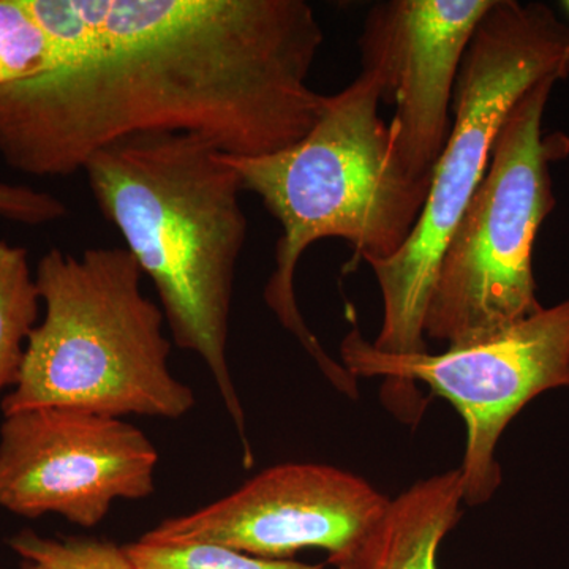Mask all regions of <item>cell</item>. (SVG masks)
I'll return each mask as SVG.
<instances>
[{"mask_svg": "<svg viewBox=\"0 0 569 569\" xmlns=\"http://www.w3.org/2000/svg\"><path fill=\"white\" fill-rule=\"evenodd\" d=\"M126 247L51 249L37 264L43 320L29 336L3 417L59 407L102 417L179 419L197 397L170 369L162 309Z\"/></svg>", "mask_w": 569, "mask_h": 569, "instance_id": "obj_4", "label": "cell"}, {"mask_svg": "<svg viewBox=\"0 0 569 569\" xmlns=\"http://www.w3.org/2000/svg\"><path fill=\"white\" fill-rule=\"evenodd\" d=\"M496 0H387L367 11L362 70L377 74L395 107L392 151L408 176L430 181L452 127L463 56Z\"/></svg>", "mask_w": 569, "mask_h": 569, "instance_id": "obj_10", "label": "cell"}, {"mask_svg": "<svg viewBox=\"0 0 569 569\" xmlns=\"http://www.w3.org/2000/svg\"><path fill=\"white\" fill-rule=\"evenodd\" d=\"M342 366L359 377H385L388 387L427 385L459 411L467 429L463 503H488L501 485L497 447L522 408L550 389L567 388L569 298L492 339L443 353H385L358 329L340 346Z\"/></svg>", "mask_w": 569, "mask_h": 569, "instance_id": "obj_7", "label": "cell"}, {"mask_svg": "<svg viewBox=\"0 0 569 569\" xmlns=\"http://www.w3.org/2000/svg\"><path fill=\"white\" fill-rule=\"evenodd\" d=\"M41 306L28 249L0 239V397L17 387Z\"/></svg>", "mask_w": 569, "mask_h": 569, "instance_id": "obj_12", "label": "cell"}, {"mask_svg": "<svg viewBox=\"0 0 569 569\" xmlns=\"http://www.w3.org/2000/svg\"><path fill=\"white\" fill-rule=\"evenodd\" d=\"M59 66L0 88V157L67 178L137 134L189 133L230 157L283 151L313 129L325 33L306 0H28Z\"/></svg>", "mask_w": 569, "mask_h": 569, "instance_id": "obj_1", "label": "cell"}, {"mask_svg": "<svg viewBox=\"0 0 569 569\" xmlns=\"http://www.w3.org/2000/svg\"><path fill=\"white\" fill-rule=\"evenodd\" d=\"M391 500L366 479L325 463H282L261 471L208 507L163 520L142 535L151 545L223 546L266 560L321 549L351 569Z\"/></svg>", "mask_w": 569, "mask_h": 569, "instance_id": "obj_8", "label": "cell"}, {"mask_svg": "<svg viewBox=\"0 0 569 569\" xmlns=\"http://www.w3.org/2000/svg\"><path fill=\"white\" fill-rule=\"evenodd\" d=\"M563 6H565V9H567V11L569 13V0H567V2H563Z\"/></svg>", "mask_w": 569, "mask_h": 569, "instance_id": "obj_17", "label": "cell"}, {"mask_svg": "<svg viewBox=\"0 0 569 569\" xmlns=\"http://www.w3.org/2000/svg\"><path fill=\"white\" fill-rule=\"evenodd\" d=\"M462 501L459 468L421 479L391 500L351 569H437L438 548L458 526Z\"/></svg>", "mask_w": 569, "mask_h": 569, "instance_id": "obj_11", "label": "cell"}, {"mask_svg": "<svg viewBox=\"0 0 569 569\" xmlns=\"http://www.w3.org/2000/svg\"><path fill=\"white\" fill-rule=\"evenodd\" d=\"M569 78V24L542 2L496 0L475 31L452 97L451 133L433 168L410 238L387 260L370 261L383 320L373 347L427 351L425 313L449 238L488 171L498 130L539 82Z\"/></svg>", "mask_w": 569, "mask_h": 569, "instance_id": "obj_5", "label": "cell"}, {"mask_svg": "<svg viewBox=\"0 0 569 569\" xmlns=\"http://www.w3.org/2000/svg\"><path fill=\"white\" fill-rule=\"evenodd\" d=\"M0 507L21 518L58 515L99 526L118 500L156 490L159 451L121 418L43 407L3 417Z\"/></svg>", "mask_w": 569, "mask_h": 569, "instance_id": "obj_9", "label": "cell"}, {"mask_svg": "<svg viewBox=\"0 0 569 569\" xmlns=\"http://www.w3.org/2000/svg\"><path fill=\"white\" fill-rule=\"evenodd\" d=\"M69 208L58 197L28 186L0 182V217L9 222L40 227L58 222Z\"/></svg>", "mask_w": 569, "mask_h": 569, "instance_id": "obj_16", "label": "cell"}, {"mask_svg": "<svg viewBox=\"0 0 569 569\" xmlns=\"http://www.w3.org/2000/svg\"><path fill=\"white\" fill-rule=\"evenodd\" d=\"M82 171L100 213L156 288L171 339L211 372L249 468L253 451L228 362L236 268L249 224L241 178L227 153L189 133L126 138Z\"/></svg>", "mask_w": 569, "mask_h": 569, "instance_id": "obj_2", "label": "cell"}, {"mask_svg": "<svg viewBox=\"0 0 569 569\" xmlns=\"http://www.w3.org/2000/svg\"><path fill=\"white\" fill-rule=\"evenodd\" d=\"M127 552L140 569H323L321 565L296 560H266L247 556L223 546L151 545L137 539L126 545Z\"/></svg>", "mask_w": 569, "mask_h": 569, "instance_id": "obj_15", "label": "cell"}, {"mask_svg": "<svg viewBox=\"0 0 569 569\" xmlns=\"http://www.w3.org/2000/svg\"><path fill=\"white\" fill-rule=\"evenodd\" d=\"M556 84L548 80L530 89L498 130L488 171L437 268L425 313L429 339L471 346L542 309L535 241L556 208L550 164L569 156V137L542 129Z\"/></svg>", "mask_w": 569, "mask_h": 569, "instance_id": "obj_6", "label": "cell"}, {"mask_svg": "<svg viewBox=\"0 0 569 569\" xmlns=\"http://www.w3.org/2000/svg\"><path fill=\"white\" fill-rule=\"evenodd\" d=\"M376 73L362 70L342 91L325 96L323 111L302 140L263 157H230L242 190L260 198L280 223L274 271L264 302L343 395L358 399V380L310 331L295 277L302 254L321 239H343L366 263L387 260L410 238L430 181L406 173L380 116Z\"/></svg>", "mask_w": 569, "mask_h": 569, "instance_id": "obj_3", "label": "cell"}, {"mask_svg": "<svg viewBox=\"0 0 569 569\" xmlns=\"http://www.w3.org/2000/svg\"><path fill=\"white\" fill-rule=\"evenodd\" d=\"M58 66V44L28 0H0V88L33 80Z\"/></svg>", "mask_w": 569, "mask_h": 569, "instance_id": "obj_13", "label": "cell"}, {"mask_svg": "<svg viewBox=\"0 0 569 569\" xmlns=\"http://www.w3.org/2000/svg\"><path fill=\"white\" fill-rule=\"evenodd\" d=\"M567 388H569V369H568V377H567Z\"/></svg>", "mask_w": 569, "mask_h": 569, "instance_id": "obj_18", "label": "cell"}, {"mask_svg": "<svg viewBox=\"0 0 569 569\" xmlns=\"http://www.w3.org/2000/svg\"><path fill=\"white\" fill-rule=\"evenodd\" d=\"M20 569H140L126 546L93 537L48 538L21 530L9 539Z\"/></svg>", "mask_w": 569, "mask_h": 569, "instance_id": "obj_14", "label": "cell"}]
</instances>
